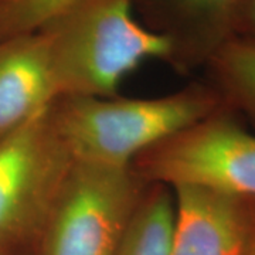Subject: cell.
<instances>
[{"label": "cell", "instance_id": "1", "mask_svg": "<svg viewBox=\"0 0 255 255\" xmlns=\"http://www.w3.org/2000/svg\"><path fill=\"white\" fill-rule=\"evenodd\" d=\"M43 31L58 100L111 98L149 60H172L169 37L135 16L133 0H74Z\"/></svg>", "mask_w": 255, "mask_h": 255}, {"label": "cell", "instance_id": "2", "mask_svg": "<svg viewBox=\"0 0 255 255\" xmlns=\"http://www.w3.org/2000/svg\"><path fill=\"white\" fill-rule=\"evenodd\" d=\"M223 107L219 91L196 85L147 100L61 98L51 117L73 162L127 169L135 157Z\"/></svg>", "mask_w": 255, "mask_h": 255}, {"label": "cell", "instance_id": "3", "mask_svg": "<svg viewBox=\"0 0 255 255\" xmlns=\"http://www.w3.org/2000/svg\"><path fill=\"white\" fill-rule=\"evenodd\" d=\"M139 204L130 167L74 162L40 233L38 255H117Z\"/></svg>", "mask_w": 255, "mask_h": 255}, {"label": "cell", "instance_id": "4", "mask_svg": "<svg viewBox=\"0 0 255 255\" xmlns=\"http://www.w3.org/2000/svg\"><path fill=\"white\" fill-rule=\"evenodd\" d=\"M51 107L0 137V253L40 237L73 167Z\"/></svg>", "mask_w": 255, "mask_h": 255}, {"label": "cell", "instance_id": "5", "mask_svg": "<svg viewBox=\"0 0 255 255\" xmlns=\"http://www.w3.org/2000/svg\"><path fill=\"white\" fill-rule=\"evenodd\" d=\"M140 157L143 174L163 186H201L255 200V135L224 107Z\"/></svg>", "mask_w": 255, "mask_h": 255}, {"label": "cell", "instance_id": "6", "mask_svg": "<svg viewBox=\"0 0 255 255\" xmlns=\"http://www.w3.org/2000/svg\"><path fill=\"white\" fill-rule=\"evenodd\" d=\"M170 255H250L255 200L201 186L172 187Z\"/></svg>", "mask_w": 255, "mask_h": 255}, {"label": "cell", "instance_id": "7", "mask_svg": "<svg viewBox=\"0 0 255 255\" xmlns=\"http://www.w3.org/2000/svg\"><path fill=\"white\" fill-rule=\"evenodd\" d=\"M149 28L170 38L172 61L207 64L236 36L241 0H133Z\"/></svg>", "mask_w": 255, "mask_h": 255}, {"label": "cell", "instance_id": "8", "mask_svg": "<svg viewBox=\"0 0 255 255\" xmlns=\"http://www.w3.org/2000/svg\"><path fill=\"white\" fill-rule=\"evenodd\" d=\"M57 100L44 33L0 40V137Z\"/></svg>", "mask_w": 255, "mask_h": 255}, {"label": "cell", "instance_id": "9", "mask_svg": "<svg viewBox=\"0 0 255 255\" xmlns=\"http://www.w3.org/2000/svg\"><path fill=\"white\" fill-rule=\"evenodd\" d=\"M223 102L255 122V41L233 37L206 64Z\"/></svg>", "mask_w": 255, "mask_h": 255}, {"label": "cell", "instance_id": "10", "mask_svg": "<svg viewBox=\"0 0 255 255\" xmlns=\"http://www.w3.org/2000/svg\"><path fill=\"white\" fill-rule=\"evenodd\" d=\"M173 223V191L159 187L140 201L117 255H170Z\"/></svg>", "mask_w": 255, "mask_h": 255}, {"label": "cell", "instance_id": "11", "mask_svg": "<svg viewBox=\"0 0 255 255\" xmlns=\"http://www.w3.org/2000/svg\"><path fill=\"white\" fill-rule=\"evenodd\" d=\"M74 0H0V40L38 31Z\"/></svg>", "mask_w": 255, "mask_h": 255}, {"label": "cell", "instance_id": "12", "mask_svg": "<svg viewBox=\"0 0 255 255\" xmlns=\"http://www.w3.org/2000/svg\"><path fill=\"white\" fill-rule=\"evenodd\" d=\"M234 37L255 41V0H241Z\"/></svg>", "mask_w": 255, "mask_h": 255}, {"label": "cell", "instance_id": "13", "mask_svg": "<svg viewBox=\"0 0 255 255\" xmlns=\"http://www.w3.org/2000/svg\"><path fill=\"white\" fill-rule=\"evenodd\" d=\"M250 255H255V241H254V244H253V248H251V251H250Z\"/></svg>", "mask_w": 255, "mask_h": 255}]
</instances>
